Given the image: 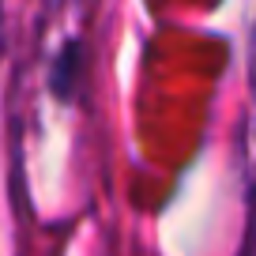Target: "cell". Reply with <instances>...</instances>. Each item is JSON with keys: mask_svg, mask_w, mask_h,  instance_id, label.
Returning <instances> with one entry per match:
<instances>
[{"mask_svg": "<svg viewBox=\"0 0 256 256\" xmlns=\"http://www.w3.org/2000/svg\"><path fill=\"white\" fill-rule=\"evenodd\" d=\"M80 56H83L80 42H64V49L56 53V60H53V90H56V98H72L76 83H80V68H83Z\"/></svg>", "mask_w": 256, "mask_h": 256, "instance_id": "cell-1", "label": "cell"}]
</instances>
